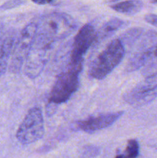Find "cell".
<instances>
[{"label": "cell", "mask_w": 157, "mask_h": 158, "mask_svg": "<svg viewBox=\"0 0 157 158\" xmlns=\"http://www.w3.org/2000/svg\"><path fill=\"white\" fill-rule=\"evenodd\" d=\"M157 59V35H150L149 41L146 42L141 50L135 53L127 63L126 69L129 72L137 70L147 63Z\"/></svg>", "instance_id": "obj_10"}, {"label": "cell", "mask_w": 157, "mask_h": 158, "mask_svg": "<svg viewBox=\"0 0 157 158\" xmlns=\"http://www.w3.org/2000/svg\"><path fill=\"white\" fill-rule=\"evenodd\" d=\"M143 7L140 0H127L110 6V8L119 13L126 15H133L139 12Z\"/></svg>", "instance_id": "obj_12"}, {"label": "cell", "mask_w": 157, "mask_h": 158, "mask_svg": "<svg viewBox=\"0 0 157 158\" xmlns=\"http://www.w3.org/2000/svg\"><path fill=\"white\" fill-rule=\"evenodd\" d=\"M123 114V111H118L101 114L97 117H89L85 120L77 122L75 127L78 131H83L87 134H93L113 124Z\"/></svg>", "instance_id": "obj_9"}, {"label": "cell", "mask_w": 157, "mask_h": 158, "mask_svg": "<svg viewBox=\"0 0 157 158\" xmlns=\"http://www.w3.org/2000/svg\"><path fill=\"white\" fill-rule=\"evenodd\" d=\"M15 43V35L9 32L0 39V77L6 72Z\"/></svg>", "instance_id": "obj_11"}, {"label": "cell", "mask_w": 157, "mask_h": 158, "mask_svg": "<svg viewBox=\"0 0 157 158\" xmlns=\"http://www.w3.org/2000/svg\"><path fill=\"white\" fill-rule=\"evenodd\" d=\"M56 0H32V2L35 3L37 5H47V4H51V3H53Z\"/></svg>", "instance_id": "obj_17"}, {"label": "cell", "mask_w": 157, "mask_h": 158, "mask_svg": "<svg viewBox=\"0 0 157 158\" xmlns=\"http://www.w3.org/2000/svg\"><path fill=\"white\" fill-rule=\"evenodd\" d=\"M97 33L92 25H84L74 38L72 49L70 54L69 65L83 68L84 56L87 51L96 40Z\"/></svg>", "instance_id": "obj_7"}, {"label": "cell", "mask_w": 157, "mask_h": 158, "mask_svg": "<svg viewBox=\"0 0 157 158\" xmlns=\"http://www.w3.org/2000/svg\"><path fill=\"white\" fill-rule=\"evenodd\" d=\"M75 29L73 20L66 14L54 12L45 16L38 23L36 36L50 43L66 38Z\"/></svg>", "instance_id": "obj_2"}, {"label": "cell", "mask_w": 157, "mask_h": 158, "mask_svg": "<svg viewBox=\"0 0 157 158\" xmlns=\"http://www.w3.org/2000/svg\"><path fill=\"white\" fill-rule=\"evenodd\" d=\"M45 125L42 111L38 106L31 108L16 131V138L21 144L29 145L44 136Z\"/></svg>", "instance_id": "obj_4"}, {"label": "cell", "mask_w": 157, "mask_h": 158, "mask_svg": "<svg viewBox=\"0 0 157 158\" xmlns=\"http://www.w3.org/2000/svg\"><path fill=\"white\" fill-rule=\"evenodd\" d=\"M53 43L35 37V42L24 63V73L29 79L38 77L44 69Z\"/></svg>", "instance_id": "obj_6"}, {"label": "cell", "mask_w": 157, "mask_h": 158, "mask_svg": "<svg viewBox=\"0 0 157 158\" xmlns=\"http://www.w3.org/2000/svg\"><path fill=\"white\" fill-rule=\"evenodd\" d=\"M99 154V150L98 148L94 146H88L85 147L82 151V156L83 157H96Z\"/></svg>", "instance_id": "obj_15"}, {"label": "cell", "mask_w": 157, "mask_h": 158, "mask_svg": "<svg viewBox=\"0 0 157 158\" xmlns=\"http://www.w3.org/2000/svg\"><path fill=\"white\" fill-rule=\"evenodd\" d=\"M83 68L68 65L55 80L49 94V103L58 106L67 102L79 86V74Z\"/></svg>", "instance_id": "obj_3"}, {"label": "cell", "mask_w": 157, "mask_h": 158, "mask_svg": "<svg viewBox=\"0 0 157 158\" xmlns=\"http://www.w3.org/2000/svg\"><path fill=\"white\" fill-rule=\"evenodd\" d=\"M38 26V23L36 22L28 23L17 39L14 45L9 66V70L12 73H18L22 69V66L35 42Z\"/></svg>", "instance_id": "obj_5"}, {"label": "cell", "mask_w": 157, "mask_h": 158, "mask_svg": "<svg viewBox=\"0 0 157 158\" xmlns=\"http://www.w3.org/2000/svg\"><path fill=\"white\" fill-rule=\"evenodd\" d=\"M151 2L153 3V4H155V3H157V0H152V1H151Z\"/></svg>", "instance_id": "obj_19"}, {"label": "cell", "mask_w": 157, "mask_h": 158, "mask_svg": "<svg viewBox=\"0 0 157 158\" xmlns=\"http://www.w3.org/2000/svg\"><path fill=\"white\" fill-rule=\"evenodd\" d=\"M115 1H117V0H109V2H115Z\"/></svg>", "instance_id": "obj_20"}, {"label": "cell", "mask_w": 157, "mask_h": 158, "mask_svg": "<svg viewBox=\"0 0 157 158\" xmlns=\"http://www.w3.org/2000/svg\"><path fill=\"white\" fill-rule=\"evenodd\" d=\"M126 54L124 44L119 39L112 40L90 64L89 76L95 80H103L123 61Z\"/></svg>", "instance_id": "obj_1"}, {"label": "cell", "mask_w": 157, "mask_h": 158, "mask_svg": "<svg viewBox=\"0 0 157 158\" xmlns=\"http://www.w3.org/2000/svg\"><path fill=\"white\" fill-rule=\"evenodd\" d=\"M150 71H151L150 74L157 72V61L155 62V63H153V65H152V69H150Z\"/></svg>", "instance_id": "obj_18"}, {"label": "cell", "mask_w": 157, "mask_h": 158, "mask_svg": "<svg viewBox=\"0 0 157 158\" xmlns=\"http://www.w3.org/2000/svg\"><path fill=\"white\" fill-rule=\"evenodd\" d=\"M145 21L152 26L157 27V15L152 13L146 14L144 17Z\"/></svg>", "instance_id": "obj_16"}, {"label": "cell", "mask_w": 157, "mask_h": 158, "mask_svg": "<svg viewBox=\"0 0 157 158\" xmlns=\"http://www.w3.org/2000/svg\"><path fill=\"white\" fill-rule=\"evenodd\" d=\"M124 21L120 19H110L109 21H108L107 23H105L104 26L101 28L99 33L97 34L96 39L98 38V37H100L101 39H103V37L104 38L105 36H108V35H112V33H114V32H116L117 30H119V29L124 25ZM95 41H96V40H95Z\"/></svg>", "instance_id": "obj_13"}, {"label": "cell", "mask_w": 157, "mask_h": 158, "mask_svg": "<svg viewBox=\"0 0 157 158\" xmlns=\"http://www.w3.org/2000/svg\"><path fill=\"white\" fill-rule=\"evenodd\" d=\"M139 154V142L135 139H131L128 141L127 146L123 154L116 155V157H137Z\"/></svg>", "instance_id": "obj_14"}, {"label": "cell", "mask_w": 157, "mask_h": 158, "mask_svg": "<svg viewBox=\"0 0 157 158\" xmlns=\"http://www.w3.org/2000/svg\"><path fill=\"white\" fill-rule=\"evenodd\" d=\"M157 95V72L151 73L125 96V100L133 106H142Z\"/></svg>", "instance_id": "obj_8"}]
</instances>
